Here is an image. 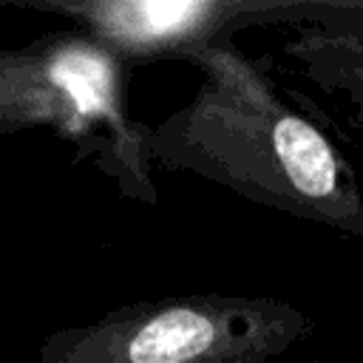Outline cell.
Instances as JSON below:
<instances>
[{"instance_id": "obj_4", "label": "cell", "mask_w": 363, "mask_h": 363, "mask_svg": "<svg viewBox=\"0 0 363 363\" xmlns=\"http://www.w3.org/2000/svg\"><path fill=\"white\" fill-rule=\"evenodd\" d=\"M20 9L54 11L105 45L122 65L187 60L207 45H227L233 34L258 23H312L329 3H244V0H31Z\"/></svg>"}, {"instance_id": "obj_2", "label": "cell", "mask_w": 363, "mask_h": 363, "mask_svg": "<svg viewBox=\"0 0 363 363\" xmlns=\"http://www.w3.org/2000/svg\"><path fill=\"white\" fill-rule=\"evenodd\" d=\"M125 68L82 31H51L20 48H0V136L51 128L77 142L79 156L94 159L122 196L156 204L150 128L128 113Z\"/></svg>"}, {"instance_id": "obj_5", "label": "cell", "mask_w": 363, "mask_h": 363, "mask_svg": "<svg viewBox=\"0 0 363 363\" xmlns=\"http://www.w3.org/2000/svg\"><path fill=\"white\" fill-rule=\"evenodd\" d=\"M284 54L312 85L343 99L363 128V3H332L320 20L298 23Z\"/></svg>"}, {"instance_id": "obj_3", "label": "cell", "mask_w": 363, "mask_h": 363, "mask_svg": "<svg viewBox=\"0 0 363 363\" xmlns=\"http://www.w3.org/2000/svg\"><path fill=\"white\" fill-rule=\"evenodd\" d=\"M312 332V318L272 295L182 292L136 301L51 332L40 363H264Z\"/></svg>"}, {"instance_id": "obj_1", "label": "cell", "mask_w": 363, "mask_h": 363, "mask_svg": "<svg viewBox=\"0 0 363 363\" xmlns=\"http://www.w3.org/2000/svg\"><path fill=\"white\" fill-rule=\"evenodd\" d=\"M187 62L201 71V85L187 105L147 130L150 162L363 238V193L337 145L292 111L233 43L199 48Z\"/></svg>"}]
</instances>
